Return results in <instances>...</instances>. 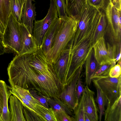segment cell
<instances>
[{"instance_id":"cell-28","label":"cell","mask_w":121,"mask_h":121,"mask_svg":"<svg viewBox=\"0 0 121 121\" xmlns=\"http://www.w3.org/2000/svg\"><path fill=\"white\" fill-rule=\"evenodd\" d=\"M34 106L44 121H57L54 112L51 108H47L40 104H35Z\"/></svg>"},{"instance_id":"cell-8","label":"cell","mask_w":121,"mask_h":121,"mask_svg":"<svg viewBox=\"0 0 121 121\" xmlns=\"http://www.w3.org/2000/svg\"><path fill=\"white\" fill-rule=\"evenodd\" d=\"M50 4L48 13L44 18L35 22L33 35L38 47L41 46L45 33L52 23L58 17L54 0H50Z\"/></svg>"},{"instance_id":"cell-10","label":"cell","mask_w":121,"mask_h":121,"mask_svg":"<svg viewBox=\"0 0 121 121\" xmlns=\"http://www.w3.org/2000/svg\"><path fill=\"white\" fill-rule=\"evenodd\" d=\"M28 62L36 71L40 73L54 71L52 63L44 54L40 47L35 52L29 54Z\"/></svg>"},{"instance_id":"cell-23","label":"cell","mask_w":121,"mask_h":121,"mask_svg":"<svg viewBox=\"0 0 121 121\" xmlns=\"http://www.w3.org/2000/svg\"><path fill=\"white\" fill-rule=\"evenodd\" d=\"M9 87L5 82L3 88V103L2 112L0 121H11L10 112L8 108V101L11 94Z\"/></svg>"},{"instance_id":"cell-17","label":"cell","mask_w":121,"mask_h":121,"mask_svg":"<svg viewBox=\"0 0 121 121\" xmlns=\"http://www.w3.org/2000/svg\"><path fill=\"white\" fill-rule=\"evenodd\" d=\"M34 0H26L23 7L21 22L27 27L30 33L33 35V21L36 15L35 7L32 3Z\"/></svg>"},{"instance_id":"cell-35","label":"cell","mask_w":121,"mask_h":121,"mask_svg":"<svg viewBox=\"0 0 121 121\" xmlns=\"http://www.w3.org/2000/svg\"><path fill=\"white\" fill-rule=\"evenodd\" d=\"M116 63L115 62H113L112 63H106L100 65L99 68L95 73L92 78L109 73L111 69L115 65Z\"/></svg>"},{"instance_id":"cell-31","label":"cell","mask_w":121,"mask_h":121,"mask_svg":"<svg viewBox=\"0 0 121 121\" xmlns=\"http://www.w3.org/2000/svg\"><path fill=\"white\" fill-rule=\"evenodd\" d=\"M29 91L32 96L40 104L46 108H49L48 97L38 93L34 89H31Z\"/></svg>"},{"instance_id":"cell-33","label":"cell","mask_w":121,"mask_h":121,"mask_svg":"<svg viewBox=\"0 0 121 121\" xmlns=\"http://www.w3.org/2000/svg\"><path fill=\"white\" fill-rule=\"evenodd\" d=\"M58 15L60 19L66 18L68 17L66 10V4L65 0H54Z\"/></svg>"},{"instance_id":"cell-21","label":"cell","mask_w":121,"mask_h":121,"mask_svg":"<svg viewBox=\"0 0 121 121\" xmlns=\"http://www.w3.org/2000/svg\"><path fill=\"white\" fill-rule=\"evenodd\" d=\"M100 12L99 21L91 42L92 48L102 37L104 36L105 32L107 18L105 11L100 9Z\"/></svg>"},{"instance_id":"cell-34","label":"cell","mask_w":121,"mask_h":121,"mask_svg":"<svg viewBox=\"0 0 121 121\" xmlns=\"http://www.w3.org/2000/svg\"><path fill=\"white\" fill-rule=\"evenodd\" d=\"M86 3L98 9L105 10L110 0H86Z\"/></svg>"},{"instance_id":"cell-15","label":"cell","mask_w":121,"mask_h":121,"mask_svg":"<svg viewBox=\"0 0 121 121\" xmlns=\"http://www.w3.org/2000/svg\"><path fill=\"white\" fill-rule=\"evenodd\" d=\"M93 48L95 58L100 65L115 62L110 58L104 36L99 39Z\"/></svg>"},{"instance_id":"cell-39","label":"cell","mask_w":121,"mask_h":121,"mask_svg":"<svg viewBox=\"0 0 121 121\" xmlns=\"http://www.w3.org/2000/svg\"><path fill=\"white\" fill-rule=\"evenodd\" d=\"M121 66L117 64L111 69L109 73V75L112 78H117L121 75Z\"/></svg>"},{"instance_id":"cell-14","label":"cell","mask_w":121,"mask_h":121,"mask_svg":"<svg viewBox=\"0 0 121 121\" xmlns=\"http://www.w3.org/2000/svg\"><path fill=\"white\" fill-rule=\"evenodd\" d=\"M59 21L60 18L58 17L52 23L45 33L40 47L48 59L52 45L58 29Z\"/></svg>"},{"instance_id":"cell-38","label":"cell","mask_w":121,"mask_h":121,"mask_svg":"<svg viewBox=\"0 0 121 121\" xmlns=\"http://www.w3.org/2000/svg\"><path fill=\"white\" fill-rule=\"evenodd\" d=\"M81 76L79 78L77 82L75 89L76 96L77 100H79L83 92L84 91V88H83L81 80Z\"/></svg>"},{"instance_id":"cell-18","label":"cell","mask_w":121,"mask_h":121,"mask_svg":"<svg viewBox=\"0 0 121 121\" xmlns=\"http://www.w3.org/2000/svg\"><path fill=\"white\" fill-rule=\"evenodd\" d=\"M105 110V121H121V96L115 100L108 103Z\"/></svg>"},{"instance_id":"cell-3","label":"cell","mask_w":121,"mask_h":121,"mask_svg":"<svg viewBox=\"0 0 121 121\" xmlns=\"http://www.w3.org/2000/svg\"><path fill=\"white\" fill-rule=\"evenodd\" d=\"M100 14V9L86 3L77 21L75 32L69 43L71 49L85 40L94 22Z\"/></svg>"},{"instance_id":"cell-11","label":"cell","mask_w":121,"mask_h":121,"mask_svg":"<svg viewBox=\"0 0 121 121\" xmlns=\"http://www.w3.org/2000/svg\"><path fill=\"white\" fill-rule=\"evenodd\" d=\"M71 51V48L68 44L56 61L53 64L55 73L64 87Z\"/></svg>"},{"instance_id":"cell-36","label":"cell","mask_w":121,"mask_h":121,"mask_svg":"<svg viewBox=\"0 0 121 121\" xmlns=\"http://www.w3.org/2000/svg\"><path fill=\"white\" fill-rule=\"evenodd\" d=\"M23 113L26 121H43L37 115L24 106Z\"/></svg>"},{"instance_id":"cell-16","label":"cell","mask_w":121,"mask_h":121,"mask_svg":"<svg viewBox=\"0 0 121 121\" xmlns=\"http://www.w3.org/2000/svg\"><path fill=\"white\" fill-rule=\"evenodd\" d=\"M85 63V83L89 86L91 83L93 77L100 65L95 58L93 48L90 51Z\"/></svg>"},{"instance_id":"cell-27","label":"cell","mask_w":121,"mask_h":121,"mask_svg":"<svg viewBox=\"0 0 121 121\" xmlns=\"http://www.w3.org/2000/svg\"><path fill=\"white\" fill-rule=\"evenodd\" d=\"M106 46L110 58L112 61L116 63L121 59V42L112 45L107 42Z\"/></svg>"},{"instance_id":"cell-30","label":"cell","mask_w":121,"mask_h":121,"mask_svg":"<svg viewBox=\"0 0 121 121\" xmlns=\"http://www.w3.org/2000/svg\"><path fill=\"white\" fill-rule=\"evenodd\" d=\"M85 94L84 91L79 100L77 105L73 110L74 114V117L75 121H85L84 101Z\"/></svg>"},{"instance_id":"cell-5","label":"cell","mask_w":121,"mask_h":121,"mask_svg":"<svg viewBox=\"0 0 121 121\" xmlns=\"http://www.w3.org/2000/svg\"><path fill=\"white\" fill-rule=\"evenodd\" d=\"M91 47L89 39L86 40L71 49L68 67L64 86L68 84L76 72L85 63Z\"/></svg>"},{"instance_id":"cell-42","label":"cell","mask_w":121,"mask_h":121,"mask_svg":"<svg viewBox=\"0 0 121 121\" xmlns=\"http://www.w3.org/2000/svg\"><path fill=\"white\" fill-rule=\"evenodd\" d=\"M84 119L85 121H91L89 117L85 113L84 114Z\"/></svg>"},{"instance_id":"cell-2","label":"cell","mask_w":121,"mask_h":121,"mask_svg":"<svg viewBox=\"0 0 121 121\" xmlns=\"http://www.w3.org/2000/svg\"><path fill=\"white\" fill-rule=\"evenodd\" d=\"M77 22L69 16L66 18H60L58 27L48 56V59L52 64L56 61L73 38L76 30Z\"/></svg>"},{"instance_id":"cell-1","label":"cell","mask_w":121,"mask_h":121,"mask_svg":"<svg viewBox=\"0 0 121 121\" xmlns=\"http://www.w3.org/2000/svg\"><path fill=\"white\" fill-rule=\"evenodd\" d=\"M30 54L17 55L13 71L15 81L18 86L25 89H34L45 95L50 86L53 75L51 72L41 74L28 64Z\"/></svg>"},{"instance_id":"cell-29","label":"cell","mask_w":121,"mask_h":121,"mask_svg":"<svg viewBox=\"0 0 121 121\" xmlns=\"http://www.w3.org/2000/svg\"><path fill=\"white\" fill-rule=\"evenodd\" d=\"M9 88L10 92L11 95H15L21 101L23 106L34 113L38 116L43 121H44L43 118L36 109L34 106L35 104L32 103L21 95L13 87H11Z\"/></svg>"},{"instance_id":"cell-9","label":"cell","mask_w":121,"mask_h":121,"mask_svg":"<svg viewBox=\"0 0 121 121\" xmlns=\"http://www.w3.org/2000/svg\"><path fill=\"white\" fill-rule=\"evenodd\" d=\"M83 66L77 70L70 82L65 86L59 96V98L63 101L72 111L77 105L79 101L76 98L75 92L76 85L80 76Z\"/></svg>"},{"instance_id":"cell-32","label":"cell","mask_w":121,"mask_h":121,"mask_svg":"<svg viewBox=\"0 0 121 121\" xmlns=\"http://www.w3.org/2000/svg\"><path fill=\"white\" fill-rule=\"evenodd\" d=\"M12 87H13L21 95L33 104H40L32 96L29 90L24 89L16 85H15Z\"/></svg>"},{"instance_id":"cell-41","label":"cell","mask_w":121,"mask_h":121,"mask_svg":"<svg viewBox=\"0 0 121 121\" xmlns=\"http://www.w3.org/2000/svg\"><path fill=\"white\" fill-rule=\"evenodd\" d=\"M2 39V35L0 33V55L4 54L7 52L3 43Z\"/></svg>"},{"instance_id":"cell-13","label":"cell","mask_w":121,"mask_h":121,"mask_svg":"<svg viewBox=\"0 0 121 121\" xmlns=\"http://www.w3.org/2000/svg\"><path fill=\"white\" fill-rule=\"evenodd\" d=\"M85 93L84 101V112L90 117L91 121H97L99 119L98 109L96 104L94 92L86 85L84 88Z\"/></svg>"},{"instance_id":"cell-12","label":"cell","mask_w":121,"mask_h":121,"mask_svg":"<svg viewBox=\"0 0 121 121\" xmlns=\"http://www.w3.org/2000/svg\"><path fill=\"white\" fill-rule=\"evenodd\" d=\"M22 47L19 54H31L35 52L39 47L37 46L33 35L30 33L27 27L20 23Z\"/></svg>"},{"instance_id":"cell-25","label":"cell","mask_w":121,"mask_h":121,"mask_svg":"<svg viewBox=\"0 0 121 121\" xmlns=\"http://www.w3.org/2000/svg\"><path fill=\"white\" fill-rule=\"evenodd\" d=\"M11 13L10 0H0V22L4 29Z\"/></svg>"},{"instance_id":"cell-26","label":"cell","mask_w":121,"mask_h":121,"mask_svg":"<svg viewBox=\"0 0 121 121\" xmlns=\"http://www.w3.org/2000/svg\"><path fill=\"white\" fill-rule=\"evenodd\" d=\"M26 0H10L11 13L20 23H21L23 9Z\"/></svg>"},{"instance_id":"cell-19","label":"cell","mask_w":121,"mask_h":121,"mask_svg":"<svg viewBox=\"0 0 121 121\" xmlns=\"http://www.w3.org/2000/svg\"><path fill=\"white\" fill-rule=\"evenodd\" d=\"M9 109L11 121H26L23 113V105L21 101L15 95L10 96Z\"/></svg>"},{"instance_id":"cell-6","label":"cell","mask_w":121,"mask_h":121,"mask_svg":"<svg viewBox=\"0 0 121 121\" xmlns=\"http://www.w3.org/2000/svg\"><path fill=\"white\" fill-rule=\"evenodd\" d=\"M105 11L107 22L104 36L107 42L111 45L121 42V21L119 19L116 8L110 1Z\"/></svg>"},{"instance_id":"cell-20","label":"cell","mask_w":121,"mask_h":121,"mask_svg":"<svg viewBox=\"0 0 121 121\" xmlns=\"http://www.w3.org/2000/svg\"><path fill=\"white\" fill-rule=\"evenodd\" d=\"M67 15L77 21L86 3V0H65Z\"/></svg>"},{"instance_id":"cell-44","label":"cell","mask_w":121,"mask_h":121,"mask_svg":"<svg viewBox=\"0 0 121 121\" xmlns=\"http://www.w3.org/2000/svg\"><path fill=\"white\" fill-rule=\"evenodd\" d=\"M110 1L114 4L121 3V0H110Z\"/></svg>"},{"instance_id":"cell-43","label":"cell","mask_w":121,"mask_h":121,"mask_svg":"<svg viewBox=\"0 0 121 121\" xmlns=\"http://www.w3.org/2000/svg\"><path fill=\"white\" fill-rule=\"evenodd\" d=\"M4 30V28L0 22V33L3 35Z\"/></svg>"},{"instance_id":"cell-4","label":"cell","mask_w":121,"mask_h":121,"mask_svg":"<svg viewBox=\"0 0 121 121\" xmlns=\"http://www.w3.org/2000/svg\"><path fill=\"white\" fill-rule=\"evenodd\" d=\"M3 42L7 52L19 54L22 47L20 23L11 13L2 35Z\"/></svg>"},{"instance_id":"cell-40","label":"cell","mask_w":121,"mask_h":121,"mask_svg":"<svg viewBox=\"0 0 121 121\" xmlns=\"http://www.w3.org/2000/svg\"><path fill=\"white\" fill-rule=\"evenodd\" d=\"M4 81L0 80V118L1 117L3 107V88Z\"/></svg>"},{"instance_id":"cell-37","label":"cell","mask_w":121,"mask_h":121,"mask_svg":"<svg viewBox=\"0 0 121 121\" xmlns=\"http://www.w3.org/2000/svg\"><path fill=\"white\" fill-rule=\"evenodd\" d=\"M54 113L57 121H75L74 117H70L64 112L58 111Z\"/></svg>"},{"instance_id":"cell-7","label":"cell","mask_w":121,"mask_h":121,"mask_svg":"<svg viewBox=\"0 0 121 121\" xmlns=\"http://www.w3.org/2000/svg\"><path fill=\"white\" fill-rule=\"evenodd\" d=\"M109 73L92 78L100 88L108 103L114 101L121 96V75L117 78H112Z\"/></svg>"},{"instance_id":"cell-22","label":"cell","mask_w":121,"mask_h":121,"mask_svg":"<svg viewBox=\"0 0 121 121\" xmlns=\"http://www.w3.org/2000/svg\"><path fill=\"white\" fill-rule=\"evenodd\" d=\"M49 106L54 112L58 111H64L69 115L74 117L72 111L67 105L59 98L48 97Z\"/></svg>"},{"instance_id":"cell-24","label":"cell","mask_w":121,"mask_h":121,"mask_svg":"<svg viewBox=\"0 0 121 121\" xmlns=\"http://www.w3.org/2000/svg\"><path fill=\"white\" fill-rule=\"evenodd\" d=\"M92 81L93 82L96 89L97 91L96 101L99 106V121H101L103 115L104 114L105 110V107L107 106L108 103L107 100L100 88L96 82L93 79Z\"/></svg>"}]
</instances>
